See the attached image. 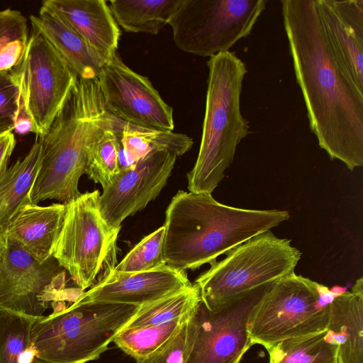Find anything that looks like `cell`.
Instances as JSON below:
<instances>
[{
  "mask_svg": "<svg viewBox=\"0 0 363 363\" xmlns=\"http://www.w3.org/2000/svg\"><path fill=\"white\" fill-rule=\"evenodd\" d=\"M3 242H4V236H3L2 233L0 232V251H1V248L3 245Z\"/></svg>",
  "mask_w": 363,
  "mask_h": 363,
  "instance_id": "35",
  "label": "cell"
},
{
  "mask_svg": "<svg viewBox=\"0 0 363 363\" xmlns=\"http://www.w3.org/2000/svg\"><path fill=\"white\" fill-rule=\"evenodd\" d=\"M50 6L107 62L117 53L121 32L108 1L46 0Z\"/></svg>",
  "mask_w": 363,
  "mask_h": 363,
  "instance_id": "18",
  "label": "cell"
},
{
  "mask_svg": "<svg viewBox=\"0 0 363 363\" xmlns=\"http://www.w3.org/2000/svg\"><path fill=\"white\" fill-rule=\"evenodd\" d=\"M10 72L19 95L14 130L43 136L70 96L77 76L33 28L21 60Z\"/></svg>",
  "mask_w": 363,
  "mask_h": 363,
  "instance_id": "8",
  "label": "cell"
},
{
  "mask_svg": "<svg viewBox=\"0 0 363 363\" xmlns=\"http://www.w3.org/2000/svg\"><path fill=\"white\" fill-rule=\"evenodd\" d=\"M4 236V235H3ZM65 272L54 257L40 263L4 237L0 251V309L40 317L65 291Z\"/></svg>",
  "mask_w": 363,
  "mask_h": 363,
  "instance_id": "11",
  "label": "cell"
},
{
  "mask_svg": "<svg viewBox=\"0 0 363 363\" xmlns=\"http://www.w3.org/2000/svg\"><path fill=\"white\" fill-rule=\"evenodd\" d=\"M196 309V308H195ZM194 309V311H195ZM166 342L149 356L137 363H185L194 337V312Z\"/></svg>",
  "mask_w": 363,
  "mask_h": 363,
  "instance_id": "31",
  "label": "cell"
},
{
  "mask_svg": "<svg viewBox=\"0 0 363 363\" xmlns=\"http://www.w3.org/2000/svg\"><path fill=\"white\" fill-rule=\"evenodd\" d=\"M113 267L107 269L96 284L74 301L142 307L192 285L186 271L168 264L140 272H123Z\"/></svg>",
  "mask_w": 363,
  "mask_h": 363,
  "instance_id": "15",
  "label": "cell"
},
{
  "mask_svg": "<svg viewBox=\"0 0 363 363\" xmlns=\"http://www.w3.org/2000/svg\"><path fill=\"white\" fill-rule=\"evenodd\" d=\"M37 318L0 309V363H22L30 352V334Z\"/></svg>",
  "mask_w": 363,
  "mask_h": 363,
  "instance_id": "27",
  "label": "cell"
},
{
  "mask_svg": "<svg viewBox=\"0 0 363 363\" xmlns=\"http://www.w3.org/2000/svg\"><path fill=\"white\" fill-rule=\"evenodd\" d=\"M114 130L118 140V170L135 165L155 151H168L180 157L189 151L192 138L185 134L134 125L117 118Z\"/></svg>",
  "mask_w": 363,
  "mask_h": 363,
  "instance_id": "21",
  "label": "cell"
},
{
  "mask_svg": "<svg viewBox=\"0 0 363 363\" xmlns=\"http://www.w3.org/2000/svg\"><path fill=\"white\" fill-rule=\"evenodd\" d=\"M13 131L0 133V176L7 169L10 157L16 146Z\"/></svg>",
  "mask_w": 363,
  "mask_h": 363,
  "instance_id": "33",
  "label": "cell"
},
{
  "mask_svg": "<svg viewBox=\"0 0 363 363\" xmlns=\"http://www.w3.org/2000/svg\"><path fill=\"white\" fill-rule=\"evenodd\" d=\"M30 21L32 28L48 40L77 77L97 79L106 62L45 1L38 14L30 16Z\"/></svg>",
  "mask_w": 363,
  "mask_h": 363,
  "instance_id": "19",
  "label": "cell"
},
{
  "mask_svg": "<svg viewBox=\"0 0 363 363\" xmlns=\"http://www.w3.org/2000/svg\"><path fill=\"white\" fill-rule=\"evenodd\" d=\"M301 252L291 240L267 230L210 263L195 283L206 307L217 311L250 291L295 273Z\"/></svg>",
  "mask_w": 363,
  "mask_h": 363,
  "instance_id": "6",
  "label": "cell"
},
{
  "mask_svg": "<svg viewBox=\"0 0 363 363\" xmlns=\"http://www.w3.org/2000/svg\"><path fill=\"white\" fill-rule=\"evenodd\" d=\"M201 301L196 284L142 306L125 328L162 324L181 318L193 311Z\"/></svg>",
  "mask_w": 363,
  "mask_h": 363,
  "instance_id": "25",
  "label": "cell"
},
{
  "mask_svg": "<svg viewBox=\"0 0 363 363\" xmlns=\"http://www.w3.org/2000/svg\"><path fill=\"white\" fill-rule=\"evenodd\" d=\"M327 333L338 346L339 363H363V279L329 306Z\"/></svg>",
  "mask_w": 363,
  "mask_h": 363,
  "instance_id": "20",
  "label": "cell"
},
{
  "mask_svg": "<svg viewBox=\"0 0 363 363\" xmlns=\"http://www.w3.org/2000/svg\"><path fill=\"white\" fill-rule=\"evenodd\" d=\"M296 82L320 147L353 172L363 165V93L325 33L316 0H281Z\"/></svg>",
  "mask_w": 363,
  "mask_h": 363,
  "instance_id": "1",
  "label": "cell"
},
{
  "mask_svg": "<svg viewBox=\"0 0 363 363\" xmlns=\"http://www.w3.org/2000/svg\"><path fill=\"white\" fill-rule=\"evenodd\" d=\"M113 123L105 128L90 146L85 174L104 188L119 172L118 140Z\"/></svg>",
  "mask_w": 363,
  "mask_h": 363,
  "instance_id": "29",
  "label": "cell"
},
{
  "mask_svg": "<svg viewBox=\"0 0 363 363\" xmlns=\"http://www.w3.org/2000/svg\"><path fill=\"white\" fill-rule=\"evenodd\" d=\"M115 119L106 108L97 79L78 77L48 132L39 137L42 160L29 194L30 201L38 204L55 199L67 203L78 196L90 146Z\"/></svg>",
  "mask_w": 363,
  "mask_h": 363,
  "instance_id": "3",
  "label": "cell"
},
{
  "mask_svg": "<svg viewBox=\"0 0 363 363\" xmlns=\"http://www.w3.org/2000/svg\"><path fill=\"white\" fill-rule=\"evenodd\" d=\"M177 156L168 151L153 152L135 165L119 171L103 188L99 199L101 214L113 228L155 199L174 169Z\"/></svg>",
  "mask_w": 363,
  "mask_h": 363,
  "instance_id": "14",
  "label": "cell"
},
{
  "mask_svg": "<svg viewBox=\"0 0 363 363\" xmlns=\"http://www.w3.org/2000/svg\"><path fill=\"white\" fill-rule=\"evenodd\" d=\"M335 297L326 286L296 273L270 284L248 318L252 345L268 350L285 340L327 330Z\"/></svg>",
  "mask_w": 363,
  "mask_h": 363,
  "instance_id": "7",
  "label": "cell"
},
{
  "mask_svg": "<svg viewBox=\"0 0 363 363\" xmlns=\"http://www.w3.org/2000/svg\"><path fill=\"white\" fill-rule=\"evenodd\" d=\"M165 228L162 226L141 240L114 269L123 272H140L166 264L163 257Z\"/></svg>",
  "mask_w": 363,
  "mask_h": 363,
  "instance_id": "30",
  "label": "cell"
},
{
  "mask_svg": "<svg viewBox=\"0 0 363 363\" xmlns=\"http://www.w3.org/2000/svg\"><path fill=\"white\" fill-rule=\"evenodd\" d=\"M289 218L288 211L237 208L211 194L180 190L165 212L164 260L177 269H196Z\"/></svg>",
  "mask_w": 363,
  "mask_h": 363,
  "instance_id": "2",
  "label": "cell"
},
{
  "mask_svg": "<svg viewBox=\"0 0 363 363\" xmlns=\"http://www.w3.org/2000/svg\"><path fill=\"white\" fill-rule=\"evenodd\" d=\"M28 363H50L48 362H45L44 360H42L35 356H33L30 360Z\"/></svg>",
  "mask_w": 363,
  "mask_h": 363,
  "instance_id": "34",
  "label": "cell"
},
{
  "mask_svg": "<svg viewBox=\"0 0 363 363\" xmlns=\"http://www.w3.org/2000/svg\"><path fill=\"white\" fill-rule=\"evenodd\" d=\"M140 306L81 303L38 317L30 334L33 356L50 363H86L99 359L126 328Z\"/></svg>",
  "mask_w": 363,
  "mask_h": 363,
  "instance_id": "5",
  "label": "cell"
},
{
  "mask_svg": "<svg viewBox=\"0 0 363 363\" xmlns=\"http://www.w3.org/2000/svg\"><path fill=\"white\" fill-rule=\"evenodd\" d=\"M26 17L18 11H0V72H10L21 60L28 39Z\"/></svg>",
  "mask_w": 363,
  "mask_h": 363,
  "instance_id": "28",
  "label": "cell"
},
{
  "mask_svg": "<svg viewBox=\"0 0 363 363\" xmlns=\"http://www.w3.org/2000/svg\"><path fill=\"white\" fill-rule=\"evenodd\" d=\"M66 206L26 204L1 233L40 263L53 257L63 226Z\"/></svg>",
  "mask_w": 363,
  "mask_h": 363,
  "instance_id": "17",
  "label": "cell"
},
{
  "mask_svg": "<svg viewBox=\"0 0 363 363\" xmlns=\"http://www.w3.org/2000/svg\"><path fill=\"white\" fill-rule=\"evenodd\" d=\"M269 284L215 311L201 300L193 314L194 337L185 363H240L253 345L247 330L249 315Z\"/></svg>",
  "mask_w": 363,
  "mask_h": 363,
  "instance_id": "12",
  "label": "cell"
},
{
  "mask_svg": "<svg viewBox=\"0 0 363 363\" xmlns=\"http://www.w3.org/2000/svg\"><path fill=\"white\" fill-rule=\"evenodd\" d=\"M18 102V86L11 72H0V133L14 130Z\"/></svg>",
  "mask_w": 363,
  "mask_h": 363,
  "instance_id": "32",
  "label": "cell"
},
{
  "mask_svg": "<svg viewBox=\"0 0 363 363\" xmlns=\"http://www.w3.org/2000/svg\"><path fill=\"white\" fill-rule=\"evenodd\" d=\"M98 190L80 194L65 203L63 226L53 257L81 291L91 287L115 254L120 229L103 218Z\"/></svg>",
  "mask_w": 363,
  "mask_h": 363,
  "instance_id": "10",
  "label": "cell"
},
{
  "mask_svg": "<svg viewBox=\"0 0 363 363\" xmlns=\"http://www.w3.org/2000/svg\"><path fill=\"white\" fill-rule=\"evenodd\" d=\"M183 0H111L117 23L126 32L157 35L168 24Z\"/></svg>",
  "mask_w": 363,
  "mask_h": 363,
  "instance_id": "23",
  "label": "cell"
},
{
  "mask_svg": "<svg viewBox=\"0 0 363 363\" xmlns=\"http://www.w3.org/2000/svg\"><path fill=\"white\" fill-rule=\"evenodd\" d=\"M334 53L363 93V0H316Z\"/></svg>",
  "mask_w": 363,
  "mask_h": 363,
  "instance_id": "16",
  "label": "cell"
},
{
  "mask_svg": "<svg viewBox=\"0 0 363 363\" xmlns=\"http://www.w3.org/2000/svg\"><path fill=\"white\" fill-rule=\"evenodd\" d=\"M97 81L107 111L137 126L173 130V109L147 77L128 67L118 53L101 67Z\"/></svg>",
  "mask_w": 363,
  "mask_h": 363,
  "instance_id": "13",
  "label": "cell"
},
{
  "mask_svg": "<svg viewBox=\"0 0 363 363\" xmlns=\"http://www.w3.org/2000/svg\"><path fill=\"white\" fill-rule=\"evenodd\" d=\"M267 350L269 363H339L338 346L327 330L285 340Z\"/></svg>",
  "mask_w": 363,
  "mask_h": 363,
  "instance_id": "24",
  "label": "cell"
},
{
  "mask_svg": "<svg viewBox=\"0 0 363 363\" xmlns=\"http://www.w3.org/2000/svg\"><path fill=\"white\" fill-rule=\"evenodd\" d=\"M267 4V0H183L168 24L178 48L211 57L248 36Z\"/></svg>",
  "mask_w": 363,
  "mask_h": 363,
  "instance_id": "9",
  "label": "cell"
},
{
  "mask_svg": "<svg viewBox=\"0 0 363 363\" xmlns=\"http://www.w3.org/2000/svg\"><path fill=\"white\" fill-rule=\"evenodd\" d=\"M194 309L181 318L162 324L125 328L113 342L135 360L146 357L172 337Z\"/></svg>",
  "mask_w": 363,
  "mask_h": 363,
  "instance_id": "26",
  "label": "cell"
},
{
  "mask_svg": "<svg viewBox=\"0 0 363 363\" xmlns=\"http://www.w3.org/2000/svg\"><path fill=\"white\" fill-rule=\"evenodd\" d=\"M42 145L39 137L23 158L18 159L0 176V232L21 207L32 203L29 194L40 169Z\"/></svg>",
  "mask_w": 363,
  "mask_h": 363,
  "instance_id": "22",
  "label": "cell"
},
{
  "mask_svg": "<svg viewBox=\"0 0 363 363\" xmlns=\"http://www.w3.org/2000/svg\"><path fill=\"white\" fill-rule=\"evenodd\" d=\"M207 66L201 140L187 181L189 191L212 194L233 162L238 145L249 133V121L240 111L242 82L247 69L230 51L211 57Z\"/></svg>",
  "mask_w": 363,
  "mask_h": 363,
  "instance_id": "4",
  "label": "cell"
}]
</instances>
